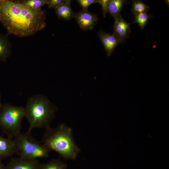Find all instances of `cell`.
<instances>
[{
    "label": "cell",
    "instance_id": "cell-1",
    "mask_svg": "<svg viewBox=\"0 0 169 169\" xmlns=\"http://www.w3.org/2000/svg\"><path fill=\"white\" fill-rule=\"evenodd\" d=\"M45 12L34 10L18 1L0 0V22L8 33L20 37L34 35L46 26Z\"/></svg>",
    "mask_w": 169,
    "mask_h": 169
},
{
    "label": "cell",
    "instance_id": "cell-2",
    "mask_svg": "<svg viewBox=\"0 0 169 169\" xmlns=\"http://www.w3.org/2000/svg\"><path fill=\"white\" fill-rule=\"evenodd\" d=\"M41 142L49 151H56L65 160H75L80 152V148L74 139L72 128L64 124L46 129Z\"/></svg>",
    "mask_w": 169,
    "mask_h": 169
},
{
    "label": "cell",
    "instance_id": "cell-3",
    "mask_svg": "<svg viewBox=\"0 0 169 169\" xmlns=\"http://www.w3.org/2000/svg\"><path fill=\"white\" fill-rule=\"evenodd\" d=\"M24 108V117L29 123L30 131L35 128L50 127L57 111L56 107L40 94L29 97Z\"/></svg>",
    "mask_w": 169,
    "mask_h": 169
},
{
    "label": "cell",
    "instance_id": "cell-4",
    "mask_svg": "<svg viewBox=\"0 0 169 169\" xmlns=\"http://www.w3.org/2000/svg\"><path fill=\"white\" fill-rule=\"evenodd\" d=\"M31 132L28 130L20 132L14 138L15 153L19 157L28 159L47 158L49 151L33 138Z\"/></svg>",
    "mask_w": 169,
    "mask_h": 169
},
{
    "label": "cell",
    "instance_id": "cell-5",
    "mask_svg": "<svg viewBox=\"0 0 169 169\" xmlns=\"http://www.w3.org/2000/svg\"><path fill=\"white\" fill-rule=\"evenodd\" d=\"M24 116V107L2 104L0 107V128L8 137L14 138L21 132Z\"/></svg>",
    "mask_w": 169,
    "mask_h": 169
},
{
    "label": "cell",
    "instance_id": "cell-6",
    "mask_svg": "<svg viewBox=\"0 0 169 169\" xmlns=\"http://www.w3.org/2000/svg\"><path fill=\"white\" fill-rule=\"evenodd\" d=\"M41 165L38 159L14 157L5 166V169H39Z\"/></svg>",
    "mask_w": 169,
    "mask_h": 169
},
{
    "label": "cell",
    "instance_id": "cell-7",
    "mask_svg": "<svg viewBox=\"0 0 169 169\" xmlns=\"http://www.w3.org/2000/svg\"><path fill=\"white\" fill-rule=\"evenodd\" d=\"M74 17L80 27L84 31L92 29L98 20L96 15L83 10L75 14Z\"/></svg>",
    "mask_w": 169,
    "mask_h": 169
},
{
    "label": "cell",
    "instance_id": "cell-8",
    "mask_svg": "<svg viewBox=\"0 0 169 169\" xmlns=\"http://www.w3.org/2000/svg\"><path fill=\"white\" fill-rule=\"evenodd\" d=\"M115 19L113 34L119 39L121 43L129 37L131 32L130 25L131 23L126 22L121 15Z\"/></svg>",
    "mask_w": 169,
    "mask_h": 169
},
{
    "label": "cell",
    "instance_id": "cell-9",
    "mask_svg": "<svg viewBox=\"0 0 169 169\" xmlns=\"http://www.w3.org/2000/svg\"><path fill=\"white\" fill-rule=\"evenodd\" d=\"M98 36L102 42L108 56H110L115 48L120 42L114 34H110L100 31Z\"/></svg>",
    "mask_w": 169,
    "mask_h": 169
},
{
    "label": "cell",
    "instance_id": "cell-10",
    "mask_svg": "<svg viewBox=\"0 0 169 169\" xmlns=\"http://www.w3.org/2000/svg\"><path fill=\"white\" fill-rule=\"evenodd\" d=\"M15 153L13 138H5L0 135V161L12 156Z\"/></svg>",
    "mask_w": 169,
    "mask_h": 169
},
{
    "label": "cell",
    "instance_id": "cell-11",
    "mask_svg": "<svg viewBox=\"0 0 169 169\" xmlns=\"http://www.w3.org/2000/svg\"><path fill=\"white\" fill-rule=\"evenodd\" d=\"M71 1H66L54 9L56 15L59 18L69 20L74 17L75 14L71 7Z\"/></svg>",
    "mask_w": 169,
    "mask_h": 169
},
{
    "label": "cell",
    "instance_id": "cell-12",
    "mask_svg": "<svg viewBox=\"0 0 169 169\" xmlns=\"http://www.w3.org/2000/svg\"><path fill=\"white\" fill-rule=\"evenodd\" d=\"M11 54V44L8 35L0 33V61L5 62Z\"/></svg>",
    "mask_w": 169,
    "mask_h": 169
},
{
    "label": "cell",
    "instance_id": "cell-13",
    "mask_svg": "<svg viewBox=\"0 0 169 169\" xmlns=\"http://www.w3.org/2000/svg\"><path fill=\"white\" fill-rule=\"evenodd\" d=\"M127 1L124 0H110L108 6V12L115 19L120 14L123 6Z\"/></svg>",
    "mask_w": 169,
    "mask_h": 169
},
{
    "label": "cell",
    "instance_id": "cell-14",
    "mask_svg": "<svg viewBox=\"0 0 169 169\" xmlns=\"http://www.w3.org/2000/svg\"><path fill=\"white\" fill-rule=\"evenodd\" d=\"M66 163L60 158L52 159L47 163L41 164L39 169H67Z\"/></svg>",
    "mask_w": 169,
    "mask_h": 169
},
{
    "label": "cell",
    "instance_id": "cell-15",
    "mask_svg": "<svg viewBox=\"0 0 169 169\" xmlns=\"http://www.w3.org/2000/svg\"><path fill=\"white\" fill-rule=\"evenodd\" d=\"M24 6L34 10H41V7L47 4L49 0H23L18 1Z\"/></svg>",
    "mask_w": 169,
    "mask_h": 169
},
{
    "label": "cell",
    "instance_id": "cell-16",
    "mask_svg": "<svg viewBox=\"0 0 169 169\" xmlns=\"http://www.w3.org/2000/svg\"><path fill=\"white\" fill-rule=\"evenodd\" d=\"M135 20L132 23H137L141 29H143L152 16L146 13H134Z\"/></svg>",
    "mask_w": 169,
    "mask_h": 169
},
{
    "label": "cell",
    "instance_id": "cell-17",
    "mask_svg": "<svg viewBox=\"0 0 169 169\" xmlns=\"http://www.w3.org/2000/svg\"><path fill=\"white\" fill-rule=\"evenodd\" d=\"M132 11L133 13H146L149 7L140 0L133 1Z\"/></svg>",
    "mask_w": 169,
    "mask_h": 169
},
{
    "label": "cell",
    "instance_id": "cell-18",
    "mask_svg": "<svg viewBox=\"0 0 169 169\" xmlns=\"http://www.w3.org/2000/svg\"><path fill=\"white\" fill-rule=\"evenodd\" d=\"M97 0H78L77 2L80 4L84 11H87L88 8L91 4L97 3Z\"/></svg>",
    "mask_w": 169,
    "mask_h": 169
},
{
    "label": "cell",
    "instance_id": "cell-19",
    "mask_svg": "<svg viewBox=\"0 0 169 169\" xmlns=\"http://www.w3.org/2000/svg\"><path fill=\"white\" fill-rule=\"evenodd\" d=\"M66 0H49L47 3L49 8H54V9L60 5L64 3Z\"/></svg>",
    "mask_w": 169,
    "mask_h": 169
},
{
    "label": "cell",
    "instance_id": "cell-20",
    "mask_svg": "<svg viewBox=\"0 0 169 169\" xmlns=\"http://www.w3.org/2000/svg\"><path fill=\"white\" fill-rule=\"evenodd\" d=\"M110 0H97V3L101 5L102 8L103 15L104 17L108 12V6Z\"/></svg>",
    "mask_w": 169,
    "mask_h": 169
},
{
    "label": "cell",
    "instance_id": "cell-21",
    "mask_svg": "<svg viewBox=\"0 0 169 169\" xmlns=\"http://www.w3.org/2000/svg\"><path fill=\"white\" fill-rule=\"evenodd\" d=\"M0 169H5V166L1 161H0Z\"/></svg>",
    "mask_w": 169,
    "mask_h": 169
},
{
    "label": "cell",
    "instance_id": "cell-22",
    "mask_svg": "<svg viewBox=\"0 0 169 169\" xmlns=\"http://www.w3.org/2000/svg\"><path fill=\"white\" fill-rule=\"evenodd\" d=\"M2 103L1 102V95L0 93V107L2 105Z\"/></svg>",
    "mask_w": 169,
    "mask_h": 169
}]
</instances>
